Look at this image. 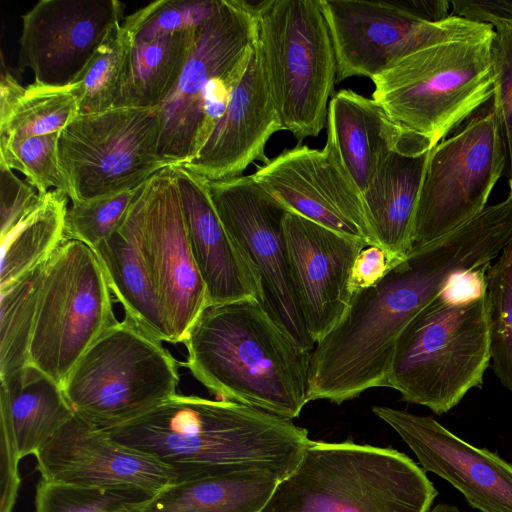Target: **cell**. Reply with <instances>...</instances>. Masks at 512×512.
<instances>
[{"mask_svg":"<svg viewBox=\"0 0 512 512\" xmlns=\"http://www.w3.org/2000/svg\"><path fill=\"white\" fill-rule=\"evenodd\" d=\"M428 512H462L460 509L449 504H438L431 508Z\"/></svg>","mask_w":512,"mask_h":512,"instance_id":"obj_42","label":"cell"},{"mask_svg":"<svg viewBox=\"0 0 512 512\" xmlns=\"http://www.w3.org/2000/svg\"><path fill=\"white\" fill-rule=\"evenodd\" d=\"M437 494L396 449L310 440L260 512H428Z\"/></svg>","mask_w":512,"mask_h":512,"instance_id":"obj_5","label":"cell"},{"mask_svg":"<svg viewBox=\"0 0 512 512\" xmlns=\"http://www.w3.org/2000/svg\"><path fill=\"white\" fill-rule=\"evenodd\" d=\"M117 322L95 252L66 239L44 264L29 364L62 388L84 353Z\"/></svg>","mask_w":512,"mask_h":512,"instance_id":"obj_9","label":"cell"},{"mask_svg":"<svg viewBox=\"0 0 512 512\" xmlns=\"http://www.w3.org/2000/svg\"><path fill=\"white\" fill-rule=\"evenodd\" d=\"M474 20L494 27L491 47L494 71L492 109L501 124L512 177V19L483 14Z\"/></svg>","mask_w":512,"mask_h":512,"instance_id":"obj_38","label":"cell"},{"mask_svg":"<svg viewBox=\"0 0 512 512\" xmlns=\"http://www.w3.org/2000/svg\"><path fill=\"white\" fill-rule=\"evenodd\" d=\"M139 188L87 202H72L65 217V238L95 248L118 228Z\"/></svg>","mask_w":512,"mask_h":512,"instance_id":"obj_37","label":"cell"},{"mask_svg":"<svg viewBox=\"0 0 512 512\" xmlns=\"http://www.w3.org/2000/svg\"><path fill=\"white\" fill-rule=\"evenodd\" d=\"M509 188H510L509 195L512 196V177H510V180H509Z\"/></svg>","mask_w":512,"mask_h":512,"instance_id":"obj_43","label":"cell"},{"mask_svg":"<svg viewBox=\"0 0 512 512\" xmlns=\"http://www.w3.org/2000/svg\"><path fill=\"white\" fill-rule=\"evenodd\" d=\"M485 298L492 368L512 393V240L487 270Z\"/></svg>","mask_w":512,"mask_h":512,"instance_id":"obj_33","label":"cell"},{"mask_svg":"<svg viewBox=\"0 0 512 512\" xmlns=\"http://www.w3.org/2000/svg\"><path fill=\"white\" fill-rule=\"evenodd\" d=\"M327 137L361 193L392 151L413 155L404 134L380 105L349 89L338 91L329 102Z\"/></svg>","mask_w":512,"mask_h":512,"instance_id":"obj_23","label":"cell"},{"mask_svg":"<svg viewBox=\"0 0 512 512\" xmlns=\"http://www.w3.org/2000/svg\"><path fill=\"white\" fill-rule=\"evenodd\" d=\"M37 190L17 177L11 169L0 166L1 237L35 205Z\"/></svg>","mask_w":512,"mask_h":512,"instance_id":"obj_39","label":"cell"},{"mask_svg":"<svg viewBox=\"0 0 512 512\" xmlns=\"http://www.w3.org/2000/svg\"><path fill=\"white\" fill-rule=\"evenodd\" d=\"M257 39L254 4L219 0L195 33L177 85L158 106L159 153L173 165L192 160L201 149L204 99L214 79L248 58Z\"/></svg>","mask_w":512,"mask_h":512,"instance_id":"obj_15","label":"cell"},{"mask_svg":"<svg viewBox=\"0 0 512 512\" xmlns=\"http://www.w3.org/2000/svg\"><path fill=\"white\" fill-rule=\"evenodd\" d=\"M117 0H41L21 16L20 71L34 82L66 87L78 81L110 31L124 20Z\"/></svg>","mask_w":512,"mask_h":512,"instance_id":"obj_17","label":"cell"},{"mask_svg":"<svg viewBox=\"0 0 512 512\" xmlns=\"http://www.w3.org/2000/svg\"><path fill=\"white\" fill-rule=\"evenodd\" d=\"M494 27L421 47L372 78L373 99L402 131L410 152H429L493 98Z\"/></svg>","mask_w":512,"mask_h":512,"instance_id":"obj_4","label":"cell"},{"mask_svg":"<svg viewBox=\"0 0 512 512\" xmlns=\"http://www.w3.org/2000/svg\"><path fill=\"white\" fill-rule=\"evenodd\" d=\"M284 233L295 296L316 345L345 315L354 262L368 245L288 211Z\"/></svg>","mask_w":512,"mask_h":512,"instance_id":"obj_18","label":"cell"},{"mask_svg":"<svg viewBox=\"0 0 512 512\" xmlns=\"http://www.w3.org/2000/svg\"><path fill=\"white\" fill-rule=\"evenodd\" d=\"M284 130L264 74L257 39L248 67L208 140L184 168L208 181L242 176L255 160L268 161L265 146Z\"/></svg>","mask_w":512,"mask_h":512,"instance_id":"obj_21","label":"cell"},{"mask_svg":"<svg viewBox=\"0 0 512 512\" xmlns=\"http://www.w3.org/2000/svg\"><path fill=\"white\" fill-rule=\"evenodd\" d=\"M192 254L209 304L261 299L259 278L229 236L211 200L208 180L174 165Z\"/></svg>","mask_w":512,"mask_h":512,"instance_id":"obj_22","label":"cell"},{"mask_svg":"<svg viewBox=\"0 0 512 512\" xmlns=\"http://www.w3.org/2000/svg\"><path fill=\"white\" fill-rule=\"evenodd\" d=\"M179 381L178 362L162 342L124 318L90 346L62 390L75 415L109 429L175 395Z\"/></svg>","mask_w":512,"mask_h":512,"instance_id":"obj_8","label":"cell"},{"mask_svg":"<svg viewBox=\"0 0 512 512\" xmlns=\"http://www.w3.org/2000/svg\"><path fill=\"white\" fill-rule=\"evenodd\" d=\"M281 479L262 469L238 470L173 483L141 512H260Z\"/></svg>","mask_w":512,"mask_h":512,"instance_id":"obj_27","label":"cell"},{"mask_svg":"<svg viewBox=\"0 0 512 512\" xmlns=\"http://www.w3.org/2000/svg\"><path fill=\"white\" fill-rule=\"evenodd\" d=\"M257 47L284 130L317 137L327 122L336 58L320 0L254 4Z\"/></svg>","mask_w":512,"mask_h":512,"instance_id":"obj_7","label":"cell"},{"mask_svg":"<svg viewBox=\"0 0 512 512\" xmlns=\"http://www.w3.org/2000/svg\"><path fill=\"white\" fill-rule=\"evenodd\" d=\"M41 479L85 488L136 489L154 496L175 482L154 457L114 441L74 414L38 452Z\"/></svg>","mask_w":512,"mask_h":512,"instance_id":"obj_19","label":"cell"},{"mask_svg":"<svg viewBox=\"0 0 512 512\" xmlns=\"http://www.w3.org/2000/svg\"><path fill=\"white\" fill-rule=\"evenodd\" d=\"M132 46L130 32L122 23L117 24L73 84L79 113H99L116 107L128 79Z\"/></svg>","mask_w":512,"mask_h":512,"instance_id":"obj_32","label":"cell"},{"mask_svg":"<svg viewBox=\"0 0 512 512\" xmlns=\"http://www.w3.org/2000/svg\"><path fill=\"white\" fill-rule=\"evenodd\" d=\"M103 430L169 467L174 483L247 469L267 470L283 480L310 441L308 431L290 419L177 393L140 417Z\"/></svg>","mask_w":512,"mask_h":512,"instance_id":"obj_2","label":"cell"},{"mask_svg":"<svg viewBox=\"0 0 512 512\" xmlns=\"http://www.w3.org/2000/svg\"><path fill=\"white\" fill-rule=\"evenodd\" d=\"M68 194L52 189L1 237L0 289L44 263L65 238Z\"/></svg>","mask_w":512,"mask_h":512,"instance_id":"obj_29","label":"cell"},{"mask_svg":"<svg viewBox=\"0 0 512 512\" xmlns=\"http://www.w3.org/2000/svg\"><path fill=\"white\" fill-rule=\"evenodd\" d=\"M150 497L136 489L85 488L40 478L35 512H141Z\"/></svg>","mask_w":512,"mask_h":512,"instance_id":"obj_34","label":"cell"},{"mask_svg":"<svg viewBox=\"0 0 512 512\" xmlns=\"http://www.w3.org/2000/svg\"><path fill=\"white\" fill-rule=\"evenodd\" d=\"M372 412L416 455L421 468L448 481L480 512H512V464L462 440L431 416L387 406Z\"/></svg>","mask_w":512,"mask_h":512,"instance_id":"obj_20","label":"cell"},{"mask_svg":"<svg viewBox=\"0 0 512 512\" xmlns=\"http://www.w3.org/2000/svg\"><path fill=\"white\" fill-rule=\"evenodd\" d=\"M506 156L501 124L492 107L432 148L418 196L411 251L478 215L502 176Z\"/></svg>","mask_w":512,"mask_h":512,"instance_id":"obj_12","label":"cell"},{"mask_svg":"<svg viewBox=\"0 0 512 512\" xmlns=\"http://www.w3.org/2000/svg\"><path fill=\"white\" fill-rule=\"evenodd\" d=\"M59 133L0 141V166L24 174L40 195L56 189L69 196V185L58 157Z\"/></svg>","mask_w":512,"mask_h":512,"instance_id":"obj_35","label":"cell"},{"mask_svg":"<svg viewBox=\"0 0 512 512\" xmlns=\"http://www.w3.org/2000/svg\"><path fill=\"white\" fill-rule=\"evenodd\" d=\"M405 258L397 257L378 246H367L357 256L350 279L352 296L355 292L372 287Z\"/></svg>","mask_w":512,"mask_h":512,"instance_id":"obj_40","label":"cell"},{"mask_svg":"<svg viewBox=\"0 0 512 512\" xmlns=\"http://www.w3.org/2000/svg\"><path fill=\"white\" fill-rule=\"evenodd\" d=\"M218 4L219 0H158L126 16L122 25L134 41H148L199 28L211 17Z\"/></svg>","mask_w":512,"mask_h":512,"instance_id":"obj_36","label":"cell"},{"mask_svg":"<svg viewBox=\"0 0 512 512\" xmlns=\"http://www.w3.org/2000/svg\"><path fill=\"white\" fill-rule=\"evenodd\" d=\"M429 152L420 156L392 151L362 192L368 220L385 251L406 258Z\"/></svg>","mask_w":512,"mask_h":512,"instance_id":"obj_24","label":"cell"},{"mask_svg":"<svg viewBox=\"0 0 512 512\" xmlns=\"http://www.w3.org/2000/svg\"><path fill=\"white\" fill-rule=\"evenodd\" d=\"M124 222L152 280L173 343H183L209 302L192 254L174 166L140 186Z\"/></svg>","mask_w":512,"mask_h":512,"instance_id":"obj_13","label":"cell"},{"mask_svg":"<svg viewBox=\"0 0 512 512\" xmlns=\"http://www.w3.org/2000/svg\"><path fill=\"white\" fill-rule=\"evenodd\" d=\"M79 114L73 85L32 83L23 87L2 70L0 80V141L59 132Z\"/></svg>","mask_w":512,"mask_h":512,"instance_id":"obj_28","label":"cell"},{"mask_svg":"<svg viewBox=\"0 0 512 512\" xmlns=\"http://www.w3.org/2000/svg\"><path fill=\"white\" fill-rule=\"evenodd\" d=\"M92 250L112 295L123 307L125 319L155 339L173 343L166 315L124 218L118 228Z\"/></svg>","mask_w":512,"mask_h":512,"instance_id":"obj_26","label":"cell"},{"mask_svg":"<svg viewBox=\"0 0 512 512\" xmlns=\"http://www.w3.org/2000/svg\"><path fill=\"white\" fill-rule=\"evenodd\" d=\"M491 362L485 293L445 289L405 327L389 373L403 401L444 414L475 387Z\"/></svg>","mask_w":512,"mask_h":512,"instance_id":"obj_6","label":"cell"},{"mask_svg":"<svg viewBox=\"0 0 512 512\" xmlns=\"http://www.w3.org/2000/svg\"><path fill=\"white\" fill-rule=\"evenodd\" d=\"M0 380V421L11 428L21 459L36 456L74 413L62 388L31 364Z\"/></svg>","mask_w":512,"mask_h":512,"instance_id":"obj_25","label":"cell"},{"mask_svg":"<svg viewBox=\"0 0 512 512\" xmlns=\"http://www.w3.org/2000/svg\"><path fill=\"white\" fill-rule=\"evenodd\" d=\"M197 29L133 40L128 79L116 107H158L177 85Z\"/></svg>","mask_w":512,"mask_h":512,"instance_id":"obj_30","label":"cell"},{"mask_svg":"<svg viewBox=\"0 0 512 512\" xmlns=\"http://www.w3.org/2000/svg\"><path fill=\"white\" fill-rule=\"evenodd\" d=\"M252 177L288 211L380 247L362 193L329 137L323 149L297 145L283 150Z\"/></svg>","mask_w":512,"mask_h":512,"instance_id":"obj_16","label":"cell"},{"mask_svg":"<svg viewBox=\"0 0 512 512\" xmlns=\"http://www.w3.org/2000/svg\"><path fill=\"white\" fill-rule=\"evenodd\" d=\"M45 262L0 289V378L29 365Z\"/></svg>","mask_w":512,"mask_h":512,"instance_id":"obj_31","label":"cell"},{"mask_svg":"<svg viewBox=\"0 0 512 512\" xmlns=\"http://www.w3.org/2000/svg\"><path fill=\"white\" fill-rule=\"evenodd\" d=\"M511 239L508 221L486 207L411 251L376 285L355 292L341 321L310 353L308 402L341 404L368 389L389 387L395 347L409 322L454 275L490 266Z\"/></svg>","mask_w":512,"mask_h":512,"instance_id":"obj_1","label":"cell"},{"mask_svg":"<svg viewBox=\"0 0 512 512\" xmlns=\"http://www.w3.org/2000/svg\"><path fill=\"white\" fill-rule=\"evenodd\" d=\"M451 14L474 20L483 14L512 19V0L450 1Z\"/></svg>","mask_w":512,"mask_h":512,"instance_id":"obj_41","label":"cell"},{"mask_svg":"<svg viewBox=\"0 0 512 512\" xmlns=\"http://www.w3.org/2000/svg\"><path fill=\"white\" fill-rule=\"evenodd\" d=\"M214 207L229 236L256 272L261 303L298 347L312 351L295 296L286 247L288 209L252 175L208 181Z\"/></svg>","mask_w":512,"mask_h":512,"instance_id":"obj_14","label":"cell"},{"mask_svg":"<svg viewBox=\"0 0 512 512\" xmlns=\"http://www.w3.org/2000/svg\"><path fill=\"white\" fill-rule=\"evenodd\" d=\"M336 58V82L372 79L405 55L467 34L483 22L451 14L450 1L320 0Z\"/></svg>","mask_w":512,"mask_h":512,"instance_id":"obj_11","label":"cell"},{"mask_svg":"<svg viewBox=\"0 0 512 512\" xmlns=\"http://www.w3.org/2000/svg\"><path fill=\"white\" fill-rule=\"evenodd\" d=\"M156 108L79 113L59 133L58 157L72 202L110 197L174 166L159 153Z\"/></svg>","mask_w":512,"mask_h":512,"instance_id":"obj_10","label":"cell"},{"mask_svg":"<svg viewBox=\"0 0 512 512\" xmlns=\"http://www.w3.org/2000/svg\"><path fill=\"white\" fill-rule=\"evenodd\" d=\"M183 344L185 366L221 400L290 420L308 403L311 352L290 340L259 299L208 304Z\"/></svg>","mask_w":512,"mask_h":512,"instance_id":"obj_3","label":"cell"}]
</instances>
